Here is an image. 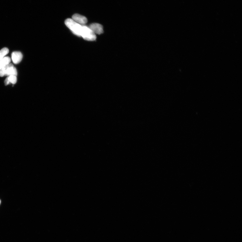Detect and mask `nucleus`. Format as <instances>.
I'll return each instance as SVG.
<instances>
[{
  "mask_svg": "<svg viewBox=\"0 0 242 242\" xmlns=\"http://www.w3.org/2000/svg\"><path fill=\"white\" fill-rule=\"evenodd\" d=\"M65 24L75 35L81 36L83 25L77 23L71 19H67L65 21Z\"/></svg>",
  "mask_w": 242,
  "mask_h": 242,
  "instance_id": "obj_1",
  "label": "nucleus"
},
{
  "mask_svg": "<svg viewBox=\"0 0 242 242\" xmlns=\"http://www.w3.org/2000/svg\"><path fill=\"white\" fill-rule=\"evenodd\" d=\"M81 36L85 40L89 41H93L96 39V36L87 26L83 25Z\"/></svg>",
  "mask_w": 242,
  "mask_h": 242,
  "instance_id": "obj_2",
  "label": "nucleus"
},
{
  "mask_svg": "<svg viewBox=\"0 0 242 242\" xmlns=\"http://www.w3.org/2000/svg\"><path fill=\"white\" fill-rule=\"evenodd\" d=\"M17 75V72L16 68L12 64H9L4 67L0 69V77H3L5 76Z\"/></svg>",
  "mask_w": 242,
  "mask_h": 242,
  "instance_id": "obj_3",
  "label": "nucleus"
},
{
  "mask_svg": "<svg viewBox=\"0 0 242 242\" xmlns=\"http://www.w3.org/2000/svg\"><path fill=\"white\" fill-rule=\"evenodd\" d=\"M89 27L94 33L97 35H101L104 32L103 26L99 24H92L90 25Z\"/></svg>",
  "mask_w": 242,
  "mask_h": 242,
  "instance_id": "obj_4",
  "label": "nucleus"
},
{
  "mask_svg": "<svg viewBox=\"0 0 242 242\" xmlns=\"http://www.w3.org/2000/svg\"><path fill=\"white\" fill-rule=\"evenodd\" d=\"M72 19L81 25H84L88 22L87 19L86 17L78 14L74 15L72 17Z\"/></svg>",
  "mask_w": 242,
  "mask_h": 242,
  "instance_id": "obj_5",
  "label": "nucleus"
},
{
  "mask_svg": "<svg viewBox=\"0 0 242 242\" xmlns=\"http://www.w3.org/2000/svg\"><path fill=\"white\" fill-rule=\"evenodd\" d=\"M23 58V55L21 52H14L12 54V58L13 63L15 64L19 63Z\"/></svg>",
  "mask_w": 242,
  "mask_h": 242,
  "instance_id": "obj_6",
  "label": "nucleus"
},
{
  "mask_svg": "<svg viewBox=\"0 0 242 242\" xmlns=\"http://www.w3.org/2000/svg\"><path fill=\"white\" fill-rule=\"evenodd\" d=\"M17 78L16 76L10 75L7 77L5 81V84L6 86H7L10 84H15L17 82Z\"/></svg>",
  "mask_w": 242,
  "mask_h": 242,
  "instance_id": "obj_7",
  "label": "nucleus"
},
{
  "mask_svg": "<svg viewBox=\"0 0 242 242\" xmlns=\"http://www.w3.org/2000/svg\"><path fill=\"white\" fill-rule=\"evenodd\" d=\"M10 61V58L9 56H6L0 60V69L8 65Z\"/></svg>",
  "mask_w": 242,
  "mask_h": 242,
  "instance_id": "obj_8",
  "label": "nucleus"
},
{
  "mask_svg": "<svg viewBox=\"0 0 242 242\" xmlns=\"http://www.w3.org/2000/svg\"><path fill=\"white\" fill-rule=\"evenodd\" d=\"M9 52V50L8 48H2L0 51V60L4 58V56Z\"/></svg>",
  "mask_w": 242,
  "mask_h": 242,
  "instance_id": "obj_9",
  "label": "nucleus"
},
{
  "mask_svg": "<svg viewBox=\"0 0 242 242\" xmlns=\"http://www.w3.org/2000/svg\"><path fill=\"white\" fill-rule=\"evenodd\" d=\"M1 200H0V205H1Z\"/></svg>",
  "mask_w": 242,
  "mask_h": 242,
  "instance_id": "obj_10",
  "label": "nucleus"
}]
</instances>
